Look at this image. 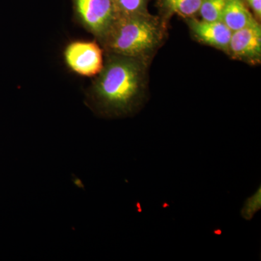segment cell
Masks as SVG:
<instances>
[{"instance_id": "1", "label": "cell", "mask_w": 261, "mask_h": 261, "mask_svg": "<svg viewBox=\"0 0 261 261\" xmlns=\"http://www.w3.org/2000/svg\"><path fill=\"white\" fill-rule=\"evenodd\" d=\"M145 78V61L113 54L103 65L94 84V107L105 116L130 114L142 102Z\"/></svg>"}, {"instance_id": "2", "label": "cell", "mask_w": 261, "mask_h": 261, "mask_svg": "<svg viewBox=\"0 0 261 261\" xmlns=\"http://www.w3.org/2000/svg\"><path fill=\"white\" fill-rule=\"evenodd\" d=\"M162 23L161 18L148 11L118 14L103 40L113 54L146 61L162 42Z\"/></svg>"}, {"instance_id": "3", "label": "cell", "mask_w": 261, "mask_h": 261, "mask_svg": "<svg viewBox=\"0 0 261 261\" xmlns=\"http://www.w3.org/2000/svg\"><path fill=\"white\" fill-rule=\"evenodd\" d=\"M79 20L97 37L104 39L118 15L114 0H72Z\"/></svg>"}, {"instance_id": "4", "label": "cell", "mask_w": 261, "mask_h": 261, "mask_svg": "<svg viewBox=\"0 0 261 261\" xmlns=\"http://www.w3.org/2000/svg\"><path fill=\"white\" fill-rule=\"evenodd\" d=\"M65 59L70 69L84 76L99 74L104 65L102 51L95 42L70 43L65 49Z\"/></svg>"}, {"instance_id": "5", "label": "cell", "mask_w": 261, "mask_h": 261, "mask_svg": "<svg viewBox=\"0 0 261 261\" xmlns=\"http://www.w3.org/2000/svg\"><path fill=\"white\" fill-rule=\"evenodd\" d=\"M228 54L250 64L260 63L261 60V29L258 22L232 32Z\"/></svg>"}, {"instance_id": "6", "label": "cell", "mask_w": 261, "mask_h": 261, "mask_svg": "<svg viewBox=\"0 0 261 261\" xmlns=\"http://www.w3.org/2000/svg\"><path fill=\"white\" fill-rule=\"evenodd\" d=\"M188 23L194 37L200 42L227 53L232 31L224 22L192 18Z\"/></svg>"}, {"instance_id": "7", "label": "cell", "mask_w": 261, "mask_h": 261, "mask_svg": "<svg viewBox=\"0 0 261 261\" xmlns=\"http://www.w3.org/2000/svg\"><path fill=\"white\" fill-rule=\"evenodd\" d=\"M222 21L232 32L257 22L245 0H225Z\"/></svg>"}, {"instance_id": "8", "label": "cell", "mask_w": 261, "mask_h": 261, "mask_svg": "<svg viewBox=\"0 0 261 261\" xmlns=\"http://www.w3.org/2000/svg\"><path fill=\"white\" fill-rule=\"evenodd\" d=\"M202 0H157L160 10L165 15H178L187 19L198 14Z\"/></svg>"}, {"instance_id": "9", "label": "cell", "mask_w": 261, "mask_h": 261, "mask_svg": "<svg viewBox=\"0 0 261 261\" xmlns=\"http://www.w3.org/2000/svg\"><path fill=\"white\" fill-rule=\"evenodd\" d=\"M224 6L225 0H202L198 14L207 21H222Z\"/></svg>"}, {"instance_id": "10", "label": "cell", "mask_w": 261, "mask_h": 261, "mask_svg": "<svg viewBox=\"0 0 261 261\" xmlns=\"http://www.w3.org/2000/svg\"><path fill=\"white\" fill-rule=\"evenodd\" d=\"M119 15H132L145 13L149 0H114Z\"/></svg>"}, {"instance_id": "11", "label": "cell", "mask_w": 261, "mask_h": 261, "mask_svg": "<svg viewBox=\"0 0 261 261\" xmlns=\"http://www.w3.org/2000/svg\"><path fill=\"white\" fill-rule=\"evenodd\" d=\"M260 207V190L253 197L247 200L243 210V216L245 219H250L253 214Z\"/></svg>"}, {"instance_id": "12", "label": "cell", "mask_w": 261, "mask_h": 261, "mask_svg": "<svg viewBox=\"0 0 261 261\" xmlns=\"http://www.w3.org/2000/svg\"><path fill=\"white\" fill-rule=\"evenodd\" d=\"M248 8L255 17L260 20L261 18V0H245Z\"/></svg>"}]
</instances>
